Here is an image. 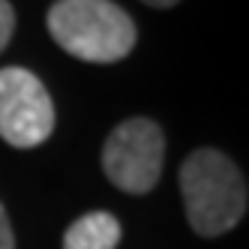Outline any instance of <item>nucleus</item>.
<instances>
[{"mask_svg": "<svg viewBox=\"0 0 249 249\" xmlns=\"http://www.w3.org/2000/svg\"><path fill=\"white\" fill-rule=\"evenodd\" d=\"M165 159V135L150 117L123 120L102 147L105 177L129 195H144L159 183Z\"/></svg>", "mask_w": 249, "mask_h": 249, "instance_id": "7ed1b4c3", "label": "nucleus"}, {"mask_svg": "<svg viewBox=\"0 0 249 249\" xmlns=\"http://www.w3.org/2000/svg\"><path fill=\"white\" fill-rule=\"evenodd\" d=\"M141 3L156 6V9H168V6H174V3H180V0H141Z\"/></svg>", "mask_w": 249, "mask_h": 249, "instance_id": "6e6552de", "label": "nucleus"}, {"mask_svg": "<svg viewBox=\"0 0 249 249\" xmlns=\"http://www.w3.org/2000/svg\"><path fill=\"white\" fill-rule=\"evenodd\" d=\"M180 195L189 225L201 237L231 231L246 213V180L222 150L201 147L180 165Z\"/></svg>", "mask_w": 249, "mask_h": 249, "instance_id": "f257e3e1", "label": "nucleus"}, {"mask_svg": "<svg viewBox=\"0 0 249 249\" xmlns=\"http://www.w3.org/2000/svg\"><path fill=\"white\" fill-rule=\"evenodd\" d=\"M54 129V105L45 84L21 66L0 69V138L12 147H36Z\"/></svg>", "mask_w": 249, "mask_h": 249, "instance_id": "20e7f679", "label": "nucleus"}, {"mask_svg": "<svg viewBox=\"0 0 249 249\" xmlns=\"http://www.w3.org/2000/svg\"><path fill=\"white\" fill-rule=\"evenodd\" d=\"M0 249H15V234H12V225L3 204H0Z\"/></svg>", "mask_w": 249, "mask_h": 249, "instance_id": "0eeeda50", "label": "nucleus"}, {"mask_svg": "<svg viewBox=\"0 0 249 249\" xmlns=\"http://www.w3.org/2000/svg\"><path fill=\"white\" fill-rule=\"evenodd\" d=\"M12 30H15V9L9 0H0V51L9 45Z\"/></svg>", "mask_w": 249, "mask_h": 249, "instance_id": "423d86ee", "label": "nucleus"}, {"mask_svg": "<svg viewBox=\"0 0 249 249\" xmlns=\"http://www.w3.org/2000/svg\"><path fill=\"white\" fill-rule=\"evenodd\" d=\"M120 234V222L108 210H90L66 228L63 249H117Z\"/></svg>", "mask_w": 249, "mask_h": 249, "instance_id": "39448f33", "label": "nucleus"}, {"mask_svg": "<svg viewBox=\"0 0 249 249\" xmlns=\"http://www.w3.org/2000/svg\"><path fill=\"white\" fill-rule=\"evenodd\" d=\"M54 42L87 63H117L135 48V21L111 0H57L48 9Z\"/></svg>", "mask_w": 249, "mask_h": 249, "instance_id": "f03ea898", "label": "nucleus"}]
</instances>
